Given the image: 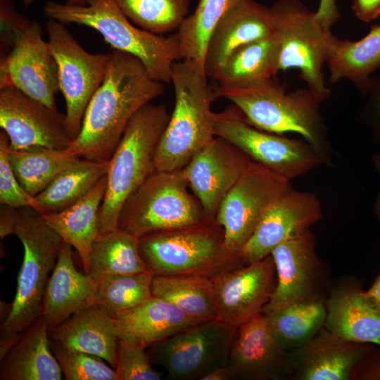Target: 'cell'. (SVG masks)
Segmentation results:
<instances>
[{"mask_svg":"<svg viewBox=\"0 0 380 380\" xmlns=\"http://www.w3.org/2000/svg\"><path fill=\"white\" fill-rule=\"evenodd\" d=\"M105 78L85 110L81 129L65 151L94 161H108L135 113L162 95V82L151 77L135 56L113 49Z\"/></svg>","mask_w":380,"mask_h":380,"instance_id":"cell-1","label":"cell"},{"mask_svg":"<svg viewBox=\"0 0 380 380\" xmlns=\"http://www.w3.org/2000/svg\"><path fill=\"white\" fill-rule=\"evenodd\" d=\"M214 90L217 98L230 101L254 127L277 134H298L323 163L330 162L332 150L321 103L309 89L287 93L272 77L243 84H218Z\"/></svg>","mask_w":380,"mask_h":380,"instance_id":"cell-2","label":"cell"},{"mask_svg":"<svg viewBox=\"0 0 380 380\" xmlns=\"http://www.w3.org/2000/svg\"><path fill=\"white\" fill-rule=\"evenodd\" d=\"M207 79L203 65L197 62L182 60L172 64L175 104L156 148V171L184 168L215 138L211 103L217 96Z\"/></svg>","mask_w":380,"mask_h":380,"instance_id":"cell-3","label":"cell"},{"mask_svg":"<svg viewBox=\"0 0 380 380\" xmlns=\"http://www.w3.org/2000/svg\"><path fill=\"white\" fill-rule=\"evenodd\" d=\"M170 114L163 104L148 103L129 122L110 158L99 211V234L118 229L128 198L156 170L155 154Z\"/></svg>","mask_w":380,"mask_h":380,"instance_id":"cell-4","label":"cell"},{"mask_svg":"<svg viewBox=\"0 0 380 380\" xmlns=\"http://www.w3.org/2000/svg\"><path fill=\"white\" fill-rule=\"evenodd\" d=\"M43 12L47 18L63 24L94 29L113 49L139 58L153 79L162 83L171 82L172 64L179 61L175 34L165 37L139 28L113 0H88L84 5L48 1Z\"/></svg>","mask_w":380,"mask_h":380,"instance_id":"cell-5","label":"cell"},{"mask_svg":"<svg viewBox=\"0 0 380 380\" xmlns=\"http://www.w3.org/2000/svg\"><path fill=\"white\" fill-rule=\"evenodd\" d=\"M139 251L153 275H196L213 279L244 265L226 246L223 228L214 220L160 231L139 239Z\"/></svg>","mask_w":380,"mask_h":380,"instance_id":"cell-6","label":"cell"},{"mask_svg":"<svg viewBox=\"0 0 380 380\" xmlns=\"http://www.w3.org/2000/svg\"><path fill=\"white\" fill-rule=\"evenodd\" d=\"M1 42L9 51L1 58L0 89L13 86L57 110L58 68L40 24L20 13L13 0H0Z\"/></svg>","mask_w":380,"mask_h":380,"instance_id":"cell-7","label":"cell"},{"mask_svg":"<svg viewBox=\"0 0 380 380\" xmlns=\"http://www.w3.org/2000/svg\"><path fill=\"white\" fill-rule=\"evenodd\" d=\"M24 255L15 295L1 329V338L25 330L41 315L45 289L63 241L43 215L30 206L19 208L15 230Z\"/></svg>","mask_w":380,"mask_h":380,"instance_id":"cell-8","label":"cell"},{"mask_svg":"<svg viewBox=\"0 0 380 380\" xmlns=\"http://www.w3.org/2000/svg\"><path fill=\"white\" fill-rule=\"evenodd\" d=\"M270 8L272 34L279 47V70L298 69V77L322 103L331 94L323 65L339 38L300 0H278Z\"/></svg>","mask_w":380,"mask_h":380,"instance_id":"cell-9","label":"cell"},{"mask_svg":"<svg viewBox=\"0 0 380 380\" xmlns=\"http://www.w3.org/2000/svg\"><path fill=\"white\" fill-rule=\"evenodd\" d=\"M188 186L182 169L155 170L125 203L118 228L140 239L208 220Z\"/></svg>","mask_w":380,"mask_h":380,"instance_id":"cell-10","label":"cell"},{"mask_svg":"<svg viewBox=\"0 0 380 380\" xmlns=\"http://www.w3.org/2000/svg\"><path fill=\"white\" fill-rule=\"evenodd\" d=\"M213 132L274 172L291 181L323 163L303 138L290 139L250 124L234 105L213 113Z\"/></svg>","mask_w":380,"mask_h":380,"instance_id":"cell-11","label":"cell"},{"mask_svg":"<svg viewBox=\"0 0 380 380\" xmlns=\"http://www.w3.org/2000/svg\"><path fill=\"white\" fill-rule=\"evenodd\" d=\"M46 30L57 64L59 89L65 101V125L73 140L80 133L91 99L105 78L109 53L87 51L65 24L56 20L47 18Z\"/></svg>","mask_w":380,"mask_h":380,"instance_id":"cell-12","label":"cell"},{"mask_svg":"<svg viewBox=\"0 0 380 380\" xmlns=\"http://www.w3.org/2000/svg\"><path fill=\"white\" fill-rule=\"evenodd\" d=\"M236 329L215 319L186 329L149 347L151 363L170 379L196 380L228 365Z\"/></svg>","mask_w":380,"mask_h":380,"instance_id":"cell-13","label":"cell"},{"mask_svg":"<svg viewBox=\"0 0 380 380\" xmlns=\"http://www.w3.org/2000/svg\"><path fill=\"white\" fill-rule=\"evenodd\" d=\"M292 188L289 180L251 160L215 217L224 229L227 248L241 256L265 211Z\"/></svg>","mask_w":380,"mask_h":380,"instance_id":"cell-14","label":"cell"},{"mask_svg":"<svg viewBox=\"0 0 380 380\" xmlns=\"http://www.w3.org/2000/svg\"><path fill=\"white\" fill-rule=\"evenodd\" d=\"M315 236L310 229L279 244L271 253L277 284L261 313L310 300H327L331 287L325 265L317 255Z\"/></svg>","mask_w":380,"mask_h":380,"instance_id":"cell-15","label":"cell"},{"mask_svg":"<svg viewBox=\"0 0 380 380\" xmlns=\"http://www.w3.org/2000/svg\"><path fill=\"white\" fill-rule=\"evenodd\" d=\"M0 126L13 149L39 146L64 151L72 141L65 115L13 86L0 89Z\"/></svg>","mask_w":380,"mask_h":380,"instance_id":"cell-16","label":"cell"},{"mask_svg":"<svg viewBox=\"0 0 380 380\" xmlns=\"http://www.w3.org/2000/svg\"><path fill=\"white\" fill-rule=\"evenodd\" d=\"M212 280L217 319L237 329L260 313L270 300L277 284L274 259L270 255Z\"/></svg>","mask_w":380,"mask_h":380,"instance_id":"cell-17","label":"cell"},{"mask_svg":"<svg viewBox=\"0 0 380 380\" xmlns=\"http://www.w3.org/2000/svg\"><path fill=\"white\" fill-rule=\"evenodd\" d=\"M251 160L238 148L215 137L182 168L207 220H215L222 203Z\"/></svg>","mask_w":380,"mask_h":380,"instance_id":"cell-18","label":"cell"},{"mask_svg":"<svg viewBox=\"0 0 380 380\" xmlns=\"http://www.w3.org/2000/svg\"><path fill=\"white\" fill-rule=\"evenodd\" d=\"M322 217L321 203L315 193L291 189L260 220L241 253L244 265L270 255L279 244L310 229Z\"/></svg>","mask_w":380,"mask_h":380,"instance_id":"cell-19","label":"cell"},{"mask_svg":"<svg viewBox=\"0 0 380 380\" xmlns=\"http://www.w3.org/2000/svg\"><path fill=\"white\" fill-rule=\"evenodd\" d=\"M374 346L347 341L324 327L305 344L289 352L288 379L352 380L357 365Z\"/></svg>","mask_w":380,"mask_h":380,"instance_id":"cell-20","label":"cell"},{"mask_svg":"<svg viewBox=\"0 0 380 380\" xmlns=\"http://www.w3.org/2000/svg\"><path fill=\"white\" fill-rule=\"evenodd\" d=\"M228 365L234 380L288 379L289 352L275 341L261 312L236 329Z\"/></svg>","mask_w":380,"mask_h":380,"instance_id":"cell-21","label":"cell"},{"mask_svg":"<svg viewBox=\"0 0 380 380\" xmlns=\"http://www.w3.org/2000/svg\"><path fill=\"white\" fill-rule=\"evenodd\" d=\"M271 8L254 0H237L214 28L207 44L203 68L216 80L229 55L238 47L272 34Z\"/></svg>","mask_w":380,"mask_h":380,"instance_id":"cell-22","label":"cell"},{"mask_svg":"<svg viewBox=\"0 0 380 380\" xmlns=\"http://www.w3.org/2000/svg\"><path fill=\"white\" fill-rule=\"evenodd\" d=\"M324 328L347 341L380 346V305L360 282L346 279L331 287Z\"/></svg>","mask_w":380,"mask_h":380,"instance_id":"cell-23","label":"cell"},{"mask_svg":"<svg viewBox=\"0 0 380 380\" xmlns=\"http://www.w3.org/2000/svg\"><path fill=\"white\" fill-rule=\"evenodd\" d=\"M97 284L89 273L76 269L72 246L63 243L43 299L42 315L49 332L75 312L96 304Z\"/></svg>","mask_w":380,"mask_h":380,"instance_id":"cell-24","label":"cell"},{"mask_svg":"<svg viewBox=\"0 0 380 380\" xmlns=\"http://www.w3.org/2000/svg\"><path fill=\"white\" fill-rule=\"evenodd\" d=\"M113 319L119 339L144 348L201 324L175 305L153 296Z\"/></svg>","mask_w":380,"mask_h":380,"instance_id":"cell-25","label":"cell"},{"mask_svg":"<svg viewBox=\"0 0 380 380\" xmlns=\"http://www.w3.org/2000/svg\"><path fill=\"white\" fill-rule=\"evenodd\" d=\"M49 336L67 348L99 356L116 367L119 338L115 321L96 304L75 312Z\"/></svg>","mask_w":380,"mask_h":380,"instance_id":"cell-26","label":"cell"},{"mask_svg":"<svg viewBox=\"0 0 380 380\" xmlns=\"http://www.w3.org/2000/svg\"><path fill=\"white\" fill-rule=\"evenodd\" d=\"M62 371L51 350L49 329L41 315L1 360V380H61Z\"/></svg>","mask_w":380,"mask_h":380,"instance_id":"cell-27","label":"cell"},{"mask_svg":"<svg viewBox=\"0 0 380 380\" xmlns=\"http://www.w3.org/2000/svg\"><path fill=\"white\" fill-rule=\"evenodd\" d=\"M106 189V175L83 198L70 207L42 214L62 241L78 253L84 272L89 273L92 245L99 234V211Z\"/></svg>","mask_w":380,"mask_h":380,"instance_id":"cell-28","label":"cell"},{"mask_svg":"<svg viewBox=\"0 0 380 380\" xmlns=\"http://www.w3.org/2000/svg\"><path fill=\"white\" fill-rule=\"evenodd\" d=\"M327 63L331 84L348 80L367 96L372 75L380 68V24L360 40L339 39Z\"/></svg>","mask_w":380,"mask_h":380,"instance_id":"cell-29","label":"cell"},{"mask_svg":"<svg viewBox=\"0 0 380 380\" xmlns=\"http://www.w3.org/2000/svg\"><path fill=\"white\" fill-rule=\"evenodd\" d=\"M109 161L77 159L34 197L32 208L46 214L70 207L86 196L107 175Z\"/></svg>","mask_w":380,"mask_h":380,"instance_id":"cell-30","label":"cell"},{"mask_svg":"<svg viewBox=\"0 0 380 380\" xmlns=\"http://www.w3.org/2000/svg\"><path fill=\"white\" fill-rule=\"evenodd\" d=\"M262 314L275 341L290 352L305 344L324 327L327 300L296 303Z\"/></svg>","mask_w":380,"mask_h":380,"instance_id":"cell-31","label":"cell"},{"mask_svg":"<svg viewBox=\"0 0 380 380\" xmlns=\"http://www.w3.org/2000/svg\"><path fill=\"white\" fill-rule=\"evenodd\" d=\"M153 297L167 300L199 323L217 319L213 280L196 275H153Z\"/></svg>","mask_w":380,"mask_h":380,"instance_id":"cell-32","label":"cell"},{"mask_svg":"<svg viewBox=\"0 0 380 380\" xmlns=\"http://www.w3.org/2000/svg\"><path fill=\"white\" fill-rule=\"evenodd\" d=\"M279 70V47L272 34L236 49L216 81L219 84L252 83L275 77Z\"/></svg>","mask_w":380,"mask_h":380,"instance_id":"cell-33","label":"cell"},{"mask_svg":"<svg viewBox=\"0 0 380 380\" xmlns=\"http://www.w3.org/2000/svg\"><path fill=\"white\" fill-rule=\"evenodd\" d=\"M144 271L139 238L118 228L99 234L90 253L89 273L94 279Z\"/></svg>","mask_w":380,"mask_h":380,"instance_id":"cell-34","label":"cell"},{"mask_svg":"<svg viewBox=\"0 0 380 380\" xmlns=\"http://www.w3.org/2000/svg\"><path fill=\"white\" fill-rule=\"evenodd\" d=\"M14 173L25 191L32 197L43 191L66 167L80 158L65 151L44 146L7 150Z\"/></svg>","mask_w":380,"mask_h":380,"instance_id":"cell-35","label":"cell"},{"mask_svg":"<svg viewBox=\"0 0 380 380\" xmlns=\"http://www.w3.org/2000/svg\"><path fill=\"white\" fill-rule=\"evenodd\" d=\"M236 1L199 0L194 11L185 18L175 33L179 61H193L203 67L207 44L213 30Z\"/></svg>","mask_w":380,"mask_h":380,"instance_id":"cell-36","label":"cell"},{"mask_svg":"<svg viewBox=\"0 0 380 380\" xmlns=\"http://www.w3.org/2000/svg\"><path fill=\"white\" fill-rule=\"evenodd\" d=\"M153 277L147 271L104 277L98 281L96 304L114 317L153 297Z\"/></svg>","mask_w":380,"mask_h":380,"instance_id":"cell-37","label":"cell"},{"mask_svg":"<svg viewBox=\"0 0 380 380\" xmlns=\"http://www.w3.org/2000/svg\"><path fill=\"white\" fill-rule=\"evenodd\" d=\"M113 1L134 25L159 35L177 30L190 6V0Z\"/></svg>","mask_w":380,"mask_h":380,"instance_id":"cell-38","label":"cell"},{"mask_svg":"<svg viewBox=\"0 0 380 380\" xmlns=\"http://www.w3.org/2000/svg\"><path fill=\"white\" fill-rule=\"evenodd\" d=\"M49 344L66 380H118L115 369L101 357L67 348L50 338Z\"/></svg>","mask_w":380,"mask_h":380,"instance_id":"cell-39","label":"cell"},{"mask_svg":"<svg viewBox=\"0 0 380 380\" xmlns=\"http://www.w3.org/2000/svg\"><path fill=\"white\" fill-rule=\"evenodd\" d=\"M144 348L118 340L115 368L118 380H160L162 376L151 366Z\"/></svg>","mask_w":380,"mask_h":380,"instance_id":"cell-40","label":"cell"},{"mask_svg":"<svg viewBox=\"0 0 380 380\" xmlns=\"http://www.w3.org/2000/svg\"><path fill=\"white\" fill-rule=\"evenodd\" d=\"M9 139L4 131L0 132V203L20 208L33 206L34 197L19 183L10 163L7 150Z\"/></svg>","mask_w":380,"mask_h":380,"instance_id":"cell-41","label":"cell"},{"mask_svg":"<svg viewBox=\"0 0 380 380\" xmlns=\"http://www.w3.org/2000/svg\"><path fill=\"white\" fill-rule=\"evenodd\" d=\"M367 96L368 101L359 110L358 118L370 128L374 141L380 144V75L371 77Z\"/></svg>","mask_w":380,"mask_h":380,"instance_id":"cell-42","label":"cell"},{"mask_svg":"<svg viewBox=\"0 0 380 380\" xmlns=\"http://www.w3.org/2000/svg\"><path fill=\"white\" fill-rule=\"evenodd\" d=\"M352 380H380V346L375 345L361 360Z\"/></svg>","mask_w":380,"mask_h":380,"instance_id":"cell-43","label":"cell"},{"mask_svg":"<svg viewBox=\"0 0 380 380\" xmlns=\"http://www.w3.org/2000/svg\"><path fill=\"white\" fill-rule=\"evenodd\" d=\"M318 21L329 30L339 20L340 13L337 0H319V6L315 11Z\"/></svg>","mask_w":380,"mask_h":380,"instance_id":"cell-44","label":"cell"},{"mask_svg":"<svg viewBox=\"0 0 380 380\" xmlns=\"http://www.w3.org/2000/svg\"><path fill=\"white\" fill-rule=\"evenodd\" d=\"M352 10L360 20L371 22L380 16V0H353Z\"/></svg>","mask_w":380,"mask_h":380,"instance_id":"cell-45","label":"cell"},{"mask_svg":"<svg viewBox=\"0 0 380 380\" xmlns=\"http://www.w3.org/2000/svg\"><path fill=\"white\" fill-rule=\"evenodd\" d=\"M19 216V208L1 204L0 208V237L14 234Z\"/></svg>","mask_w":380,"mask_h":380,"instance_id":"cell-46","label":"cell"},{"mask_svg":"<svg viewBox=\"0 0 380 380\" xmlns=\"http://www.w3.org/2000/svg\"><path fill=\"white\" fill-rule=\"evenodd\" d=\"M201 380H234L232 372L228 365L215 368L205 375Z\"/></svg>","mask_w":380,"mask_h":380,"instance_id":"cell-47","label":"cell"},{"mask_svg":"<svg viewBox=\"0 0 380 380\" xmlns=\"http://www.w3.org/2000/svg\"><path fill=\"white\" fill-rule=\"evenodd\" d=\"M22 333L1 337L0 340V360L13 348L20 339Z\"/></svg>","mask_w":380,"mask_h":380,"instance_id":"cell-48","label":"cell"},{"mask_svg":"<svg viewBox=\"0 0 380 380\" xmlns=\"http://www.w3.org/2000/svg\"><path fill=\"white\" fill-rule=\"evenodd\" d=\"M371 159L380 177V153L372 155ZM373 213L376 219L380 220V187L376 199L373 205Z\"/></svg>","mask_w":380,"mask_h":380,"instance_id":"cell-49","label":"cell"},{"mask_svg":"<svg viewBox=\"0 0 380 380\" xmlns=\"http://www.w3.org/2000/svg\"><path fill=\"white\" fill-rule=\"evenodd\" d=\"M367 294L380 305V273L370 288L366 291Z\"/></svg>","mask_w":380,"mask_h":380,"instance_id":"cell-50","label":"cell"},{"mask_svg":"<svg viewBox=\"0 0 380 380\" xmlns=\"http://www.w3.org/2000/svg\"><path fill=\"white\" fill-rule=\"evenodd\" d=\"M36 0H23V4L24 7H27L32 4ZM88 0H68L67 3L75 5H84Z\"/></svg>","mask_w":380,"mask_h":380,"instance_id":"cell-51","label":"cell"}]
</instances>
